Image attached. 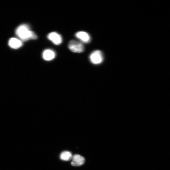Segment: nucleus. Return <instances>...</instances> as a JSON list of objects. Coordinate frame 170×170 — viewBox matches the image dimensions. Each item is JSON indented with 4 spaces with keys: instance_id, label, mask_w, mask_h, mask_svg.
<instances>
[{
    "instance_id": "6e6552de",
    "label": "nucleus",
    "mask_w": 170,
    "mask_h": 170,
    "mask_svg": "<svg viewBox=\"0 0 170 170\" xmlns=\"http://www.w3.org/2000/svg\"><path fill=\"white\" fill-rule=\"evenodd\" d=\"M8 44L11 48L14 49H18L21 47L23 45L21 41L14 38L10 39Z\"/></svg>"
},
{
    "instance_id": "39448f33",
    "label": "nucleus",
    "mask_w": 170,
    "mask_h": 170,
    "mask_svg": "<svg viewBox=\"0 0 170 170\" xmlns=\"http://www.w3.org/2000/svg\"><path fill=\"white\" fill-rule=\"evenodd\" d=\"M76 38L80 40L83 42L88 43L90 42L91 38L88 33L84 31H79L77 32L75 35Z\"/></svg>"
},
{
    "instance_id": "20e7f679",
    "label": "nucleus",
    "mask_w": 170,
    "mask_h": 170,
    "mask_svg": "<svg viewBox=\"0 0 170 170\" xmlns=\"http://www.w3.org/2000/svg\"><path fill=\"white\" fill-rule=\"evenodd\" d=\"M47 37L49 40L56 45H59L63 42V38L61 36L56 32L49 33Z\"/></svg>"
},
{
    "instance_id": "f257e3e1",
    "label": "nucleus",
    "mask_w": 170,
    "mask_h": 170,
    "mask_svg": "<svg viewBox=\"0 0 170 170\" xmlns=\"http://www.w3.org/2000/svg\"><path fill=\"white\" fill-rule=\"evenodd\" d=\"M16 34L22 41L38 38L35 33L31 30L30 26L27 24H23L19 26L16 29Z\"/></svg>"
},
{
    "instance_id": "1a4fd4ad",
    "label": "nucleus",
    "mask_w": 170,
    "mask_h": 170,
    "mask_svg": "<svg viewBox=\"0 0 170 170\" xmlns=\"http://www.w3.org/2000/svg\"><path fill=\"white\" fill-rule=\"evenodd\" d=\"M73 156L72 153L69 151H64L62 152L60 155V159L65 161H69L72 160Z\"/></svg>"
},
{
    "instance_id": "423d86ee",
    "label": "nucleus",
    "mask_w": 170,
    "mask_h": 170,
    "mask_svg": "<svg viewBox=\"0 0 170 170\" xmlns=\"http://www.w3.org/2000/svg\"><path fill=\"white\" fill-rule=\"evenodd\" d=\"M71 164L74 166H80L84 164L85 159L83 157L80 155L75 154L73 156Z\"/></svg>"
},
{
    "instance_id": "0eeeda50",
    "label": "nucleus",
    "mask_w": 170,
    "mask_h": 170,
    "mask_svg": "<svg viewBox=\"0 0 170 170\" xmlns=\"http://www.w3.org/2000/svg\"><path fill=\"white\" fill-rule=\"evenodd\" d=\"M43 59L45 61H50L53 60L56 57L55 52L51 49H45L42 53Z\"/></svg>"
},
{
    "instance_id": "7ed1b4c3",
    "label": "nucleus",
    "mask_w": 170,
    "mask_h": 170,
    "mask_svg": "<svg viewBox=\"0 0 170 170\" xmlns=\"http://www.w3.org/2000/svg\"><path fill=\"white\" fill-rule=\"evenodd\" d=\"M89 59L91 63L94 64H101L103 61V54L100 51H94L90 54Z\"/></svg>"
},
{
    "instance_id": "f03ea898",
    "label": "nucleus",
    "mask_w": 170,
    "mask_h": 170,
    "mask_svg": "<svg viewBox=\"0 0 170 170\" xmlns=\"http://www.w3.org/2000/svg\"><path fill=\"white\" fill-rule=\"evenodd\" d=\"M68 48L70 51L75 53H82L85 50L83 44L74 40L70 41L68 44Z\"/></svg>"
}]
</instances>
